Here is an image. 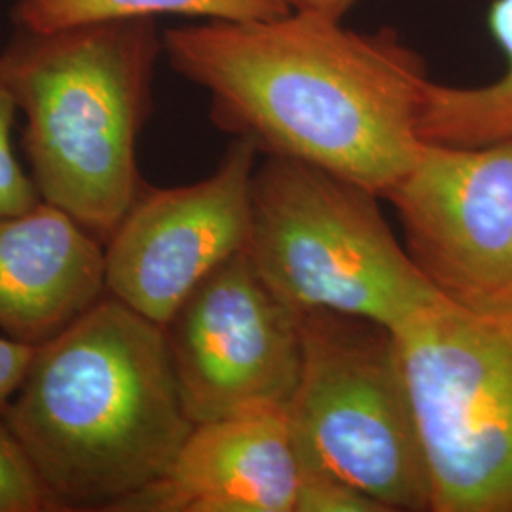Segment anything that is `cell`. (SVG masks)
Returning a JSON list of instances; mask_svg holds the SVG:
<instances>
[{"label":"cell","mask_w":512,"mask_h":512,"mask_svg":"<svg viewBox=\"0 0 512 512\" xmlns=\"http://www.w3.org/2000/svg\"><path fill=\"white\" fill-rule=\"evenodd\" d=\"M4 418L61 512H116L194 429L164 327L109 294L38 346Z\"/></svg>","instance_id":"7a4b0ae2"},{"label":"cell","mask_w":512,"mask_h":512,"mask_svg":"<svg viewBox=\"0 0 512 512\" xmlns=\"http://www.w3.org/2000/svg\"><path fill=\"white\" fill-rule=\"evenodd\" d=\"M162 54L156 18L16 29L2 46L40 198L103 241L143 188L137 145Z\"/></svg>","instance_id":"3957f363"},{"label":"cell","mask_w":512,"mask_h":512,"mask_svg":"<svg viewBox=\"0 0 512 512\" xmlns=\"http://www.w3.org/2000/svg\"><path fill=\"white\" fill-rule=\"evenodd\" d=\"M37 348L0 334V416L6 414L23 384Z\"/></svg>","instance_id":"e0dca14e"},{"label":"cell","mask_w":512,"mask_h":512,"mask_svg":"<svg viewBox=\"0 0 512 512\" xmlns=\"http://www.w3.org/2000/svg\"><path fill=\"white\" fill-rule=\"evenodd\" d=\"M258 154L234 139L198 183L143 184L105 241L107 294L164 327L207 275L247 249Z\"/></svg>","instance_id":"9c48e42d"},{"label":"cell","mask_w":512,"mask_h":512,"mask_svg":"<svg viewBox=\"0 0 512 512\" xmlns=\"http://www.w3.org/2000/svg\"><path fill=\"white\" fill-rule=\"evenodd\" d=\"M304 463L285 404L194 425L160 480L116 512H296Z\"/></svg>","instance_id":"30bf717a"},{"label":"cell","mask_w":512,"mask_h":512,"mask_svg":"<svg viewBox=\"0 0 512 512\" xmlns=\"http://www.w3.org/2000/svg\"><path fill=\"white\" fill-rule=\"evenodd\" d=\"M18 114V101L8 82L0 48V217L23 213L42 200L31 173L19 164L14 150Z\"/></svg>","instance_id":"9a60e30c"},{"label":"cell","mask_w":512,"mask_h":512,"mask_svg":"<svg viewBox=\"0 0 512 512\" xmlns=\"http://www.w3.org/2000/svg\"><path fill=\"white\" fill-rule=\"evenodd\" d=\"M291 10L313 12L329 18L342 19L355 6L357 0H281Z\"/></svg>","instance_id":"ac0fdd59"},{"label":"cell","mask_w":512,"mask_h":512,"mask_svg":"<svg viewBox=\"0 0 512 512\" xmlns=\"http://www.w3.org/2000/svg\"><path fill=\"white\" fill-rule=\"evenodd\" d=\"M302 315L266 285L247 249L207 275L164 325L190 421L287 404L300 376Z\"/></svg>","instance_id":"52a82bcc"},{"label":"cell","mask_w":512,"mask_h":512,"mask_svg":"<svg viewBox=\"0 0 512 512\" xmlns=\"http://www.w3.org/2000/svg\"><path fill=\"white\" fill-rule=\"evenodd\" d=\"M285 410L304 469L346 480L387 512L431 511L420 425L393 330L306 311L300 376Z\"/></svg>","instance_id":"5b68a950"},{"label":"cell","mask_w":512,"mask_h":512,"mask_svg":"<svg viewBox=\"0 0 512 512\" xmlns=\"http://www.w3.org/2000/svg\"><path fill=\"white\" fill-rule=\"evenodd\" d=\"M420 425L431 512H512V296H440L393 330Z\"/></svg>","instance_id":"8992f818"},{"label":"cell","mask_w":512,"mask_h":512,"mask_svg":"<svg viewBox=\"0 0 512 512\" xmlns=\"http://www.w3.org/2000/svg\"><path fill=\"white\" fill-rule=\"evenodd\" d=\"M488 27L505 54V73L476 88H454L429 82L420 114L425 143L484 147L512 139V0H494Z\"/></svg>","instance_id":"7c38bea8"},{"label":"cell","mask_w":512,"mask_h":512,"mask_svg":"<svg viewBox=\"0 0 512 512\" xmlns=\"http://www.w3.org/2000/svg\"><path fill=\"white\" fill-rule=\"evenodd\" d=\"M57 511L59 505L33 459L6 418L0 416V512Z\"/></svg>","instance_id":"5bb4252c"},{"label":"cell","mask_w":512,"mask_h":512,"mask_svg":"<svg viewBox=\"0 0 512 512\" xmlns=\"http://www.w3.org/2000/svg\"><path fill=\"white\" fill-rule=\"evenodd\" d=\"M171 67L211 97V118L266 156L321 167L380 194L418 158L427 65L391 29L289 10L164 33Z\"/></svg>","instance_id":"6da1fadb"},{"label":"cell","mask_w":512,"mask_h":512,"mask_svg":"<svg viewBox=\"0 0 512 512\" xmlns=\"http://www.w3.org/2000/svg\"><path fill=\"white\" fill-rule=\"evenodd\" d=\"M296 512H387L346 480L304 469Z\"/></svg>","instance_id":"2e32d148"},{"label":"cell","mask_w":512,"mask_h":512,"mask_svg":"<svg viewBox=\"0 0 512 512\" xmlns=\"http://www.w3.org/2000/svg\"><path fill=\"white\" fill-rule=\"evenodd\" d=\"M382 196L321 167L266 156L255 169L247 255L285 304L395 330L442 294L380 209Z\"/></svg>","instance_id":"277c9868"},{"label":"cell","mask_w":512,"mask_h":512,"mask_svg":"<svg viewBox=\"0 0 512 512\" xmlns=\"http://www.w3.org/2000/svg\"><path fill=\"white\" fill-rule=\"evenodd\" d=\"M105 241L54 203L0 217V334L42 346L107 294Z\"/></svg>","instance_id":"8fae6325"},{"label":"cell","mask_w":512,"mask_h":512,"mask_svg":"<svg viewBox=\"0 0 512 512\" xmlns=\"http://www.w3.org/2000/svg\"><path fill=\"white\" fill-rule=\"evenodd\" d=\"M291 8L281 0H16V29L55 31L118 19L186 16L202 19L274 18Z\"/></svg>","instance_id":"4fadbf2b"},{"label":"cell","mask_w":512,"mask_h":512,"mask_svg":"<svg viewBox=\"0 0 512 512\" xmlns=\"http://www.w3.org/2000/svg\"><path fill=\"white\" fill-rule=\"evenodd\" d=\"M403 245L446 300L480 308L512 296V139L425 143L384 194Z\"/></svg>","instance_id":"ba28073f"}]
</instances>
